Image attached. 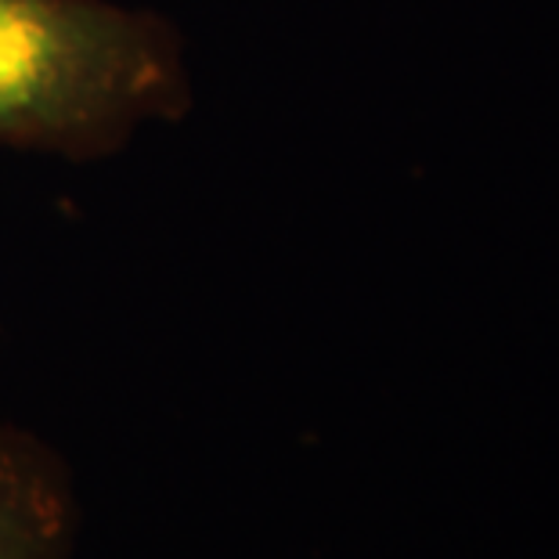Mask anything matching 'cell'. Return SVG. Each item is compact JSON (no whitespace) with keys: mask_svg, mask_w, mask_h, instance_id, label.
Segmentation results:
<instances>
[{"mask_svg":"<svg viewBox=\"0 0 559 559\" xmlns=\"http://www.w3.org/2000/svg\"><path fill=\"white\" fill-rule=\"evenodd\" d=\"M170 19L123 0H0V152L94 163L192 112Z\"/></svg>","mask_w":559,"mask_h":559,"instance_id":"cell-1","label":"cell"},{"mask_svg":"<svg viewBox=\"0 0 559 559\" xmlns=\"http://www.w3.org/2000/svg\"><path fill=\"white\" fill-rule=\"evenodd\" d=\"M76 527L69 462L26 426L0 423V559H69Z\"/></svg>","mask_w":559,"mask_h":559,"instance_id":"cell-2","label":"cell"}]
</instances>
